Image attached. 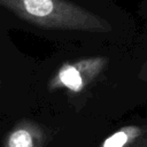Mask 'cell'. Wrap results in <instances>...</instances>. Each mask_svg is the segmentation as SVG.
Listing matches in <instances>:
<instances>
[{"label": "cell", "mask_w": 147, "mask_h": 147, "mask_svg": "<svg viewBox=\"0 0 147 147\" xmlns=\"http://www.w3.org/2000/svg\"><path fill=\"white\" fill-rule=\"evenodd\" d=\"M0 5L42 29L107 32L111 26L101 17L68 0H0Z\"/></svg>", "instance_id": "1"}, {"label": "cell", "mask_w": 147, "mask_h": 147, "mask_svg": "<svg viewBox=\"0 0 147 147\" xmlns=\"http://www.w3.org/2000/svg\"><path fill=\"white\" fill-rule=\"evenodd\" d=\"M108 60L103 56L82 59L62 64L48 82V90H68L70 93L83 92L103 71Z\"/></svg>", "instance_id": "2"}, {"label": "cell", "mask_w": 147, "mask_h": 147, "mask_svg": "<svg viewBox=\"0 0 147 147\" xmlns=\"http://www.w3.org/2000/svg\"><path fill=\"white\" fill-rule=\"evenodd\" d=\"M45 129L31 119L18 121L6 134L3 147H47Z\"/></svg>", "instance_id": "3"}, {"label": "cell", "mask_w": 147, "mask_h": 147, "mask_svg": "<svg viewBox=\"0 0 147 147\" xmlns=\"http://www.w3.org/2000/svg\"><path fill=\"white\" fill-rule=\"evenodd\" d=\"M147 144V124H130L107 137L99 147H142Z\"/></svg>", "instance_id": "4"}, {"label": "cell", "mask_w": 147, "mask_h": 147, "mask_svg": "<svg viewBox=\"0 0 147 147\" xmlns=\"http://www.w3.org/2000/svg\"><path fill=\"white\" fill-rule=\"evenodd\" d=\"M142 147H147V144H145V145H144V146H142Z\"/></svg>", "instance_id": "5"}, {"label": "cell", "mask_w": 147, "mask_h": 147, "mask_svg": "<svg viewBox=\"0 0 147 147\" xmlns=\"http://www.w3.org/2000/svg\"><path fill=\"white\" fill-rule=\"evenodd\" d=\"M0 84H1V80H0Z\"/></svg>", "instance_id": "6"}]
</instances>
